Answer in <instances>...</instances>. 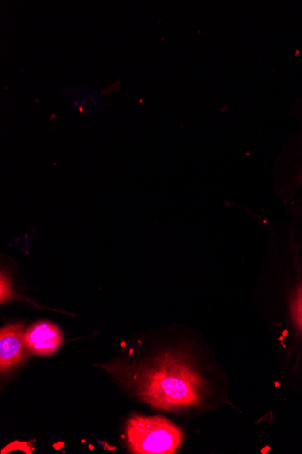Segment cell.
<instances>
[{"mask_svg": "<svg viewBox=\"0 0 302 454\" xmlns=\"http://www.w3.org/2000/svg\"><path fill=\"white\" fill-rule=\"evenodd\" d=\"M138 401L174 414H194L231 405L224 367L196 337L140 341L127 358L102 365Z\"/></svg>", "mask_w": 302, "mask_h": 454, "instance_id": "cell-1", "label": "cell"}, {"mask_svg": "<svg viewBox=\"0 0 302 454\" xmlns=\"http://www.w3.org/2000/svg\"><path fill=\"white\" fill-rule=\"evenodd\" d=\"M249 213L266 239L255 309L285 353L288 374L302 376V223Z\"/></svg>", "mask_w": 302, "mask_h": 454, "instance_id": "cell-2", "label": "cell"}, {"mask_svg": "<svg viewBox=\"0 0 302 454\" xmlns=\"http://www.w3.org/2000/svg\"><path fill=\"white\" fill-rule=\"evenodd\" d=\"M290 115L296 130L288 135L271 176L273 192L283 206L302 196V95L294 102Z\"/></svg>", "mask_w": 302, "mask_h": 454, "instance_id": "cell-3", "label": "cell"}, {"mask_svg": "<svg viewBox=\"0 0 302 454\" xmlns=\"http://www.w3.org/2000/svg\"><path fill=\"white\" fill-rule=\"evenodd\" d=\"M129 450L136 454H174L183 442V433L168 419L136 415L125 427Z\"/></svg>", "mask_w": 302, "mask_h": 454, "instance_id": "cell-4", "label": "cell"}, {"mask_svg": "<svg viewBox=\"0 0 302 454\" xmlns=\"http://www.w3.org/2000/svg\"><path fill=\"white\" fill-rule=\"evenodd\" d=\"M23 324H10L0 332V371L4 375L21 364L27 356Z\"/></svg>", "mask_w": 302, "mask_h": 454, "instance_id": "cell-5", "label": "cell"}, {"mask_svg": "<svg viewBox=\"0 0 302 454\" xmlns=\"http://www.w3.org/2000/svg\"><path fill=\"white\" fill-rule=\"evenodd\" d=\"M62 330L53 322L38 321L26 329L25 345L27 351L36 356H51L62 347Z\"/></svg>", "mask_w": 302, "mask_h": 454, "instance_id": "cell-6", "label": "cell"}, {"mask_svg": "<svg viewBox=\"0 0 302 454\" xmlns=\"http://www.w3.org/2000/svg\"><path fill=\"white\" fill-rule=\"evenodd\" d=\"M283 208L286 217L302 223V196L283 206Z\"/></svg>", "mask_w": 302, "mask_h": 454, "instance_id": "cell-7", "label": "cell"}, {"mask_svg": "<svg viewBox=\"0 0 302 454\" xmlns=\"http://www.w3.org/2000/svg\"><path fill=\"white\" fill-rule=\"evenodd\" d=\"M11 284L7 277L2 275V302L4 303L12 298Z\"/></svg>", "mask_w": 302, "mask_h": 454, "instance_id": "cell-8", "label": "cell"}, {"mask_svg": "<svg viewBox=\"0 0 302 454\" xmlns=\"http://www.w3.org/2000/svg\"><path fill=\"white\" fill-rule=\"evenodd\" d=\"M120 87V80H117L115 82H113V84L109 87L108 89H106L105 90H104L102 92V95H111L114 92H116Z\"/></svg>", "mask_w": 302, "mask_h": 454, "instance_id": "cell-9", "label": "cell"}, {"mask_svg": "<svg viewBox=\"0 0 302 454\" xmlns=\"http://www.w3.org/2000/svg\"><path fill=\"white\" fill-rule=\"evenodd\" d=\"M79 112H80L81 114H82V113H84V112H85V110H84V108H83V106H81L79 107Z\"/></svg>", "mask_w": 302, "mask_h": 454, "instance_id": "cell-10", "label": "cell"}, {"mask_svg": "<svg viewBox=\"0 0 302 454\" xmlns=\"http://www.w3.org/2000/svg\"><path fill=\"white\" fill-rule=\"evenodd\" d=\"M56 117H57V114H53L51 118L54 119Z\"/></svg>", "mask_w": 302, "mask_h": 454, "instance_id": "cell-11", "label": "cell"}]
</instances>
